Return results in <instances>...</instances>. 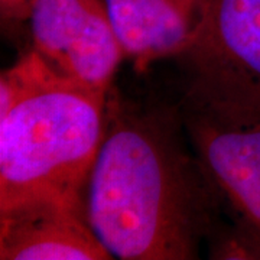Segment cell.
<instances>
[{"mask_svg":"<svg viewBox=\"0 0 260 260\" xmlns=\"http://www.w3.org/2000/svg\"><path fill=\"white\" fill-rule=\"evenodd\" d=\"M32 49L56 74L103 93L126 58L106 0H37L28 20Z\"/></svg>","mask_w":260,"mask_h":260,"instance_id":"obj_4","label":"cell"},{"mask_svg":"<svg viewBox=\"0 0 260 260\" xmlns=\"http://www.w3.org/2000/svg\"><path fill=\"white\" fill-rule=\"evenodd\" d=\"M107 97L56 74L0 119V210L37 198L83 204Z\"/></svg>","mask_w":260,"mask_h":260,"instance_id":"obj_2","label":"cell"},{"mask_svg":"<svg viewBox=\"0 0 260 260\" xmlns=\"http://www.w3.org/2000/svg\"><path fill=\"white\" fill-rule=\"evenodd\" d=\"M178 112L223 213L260 242V95L191 81Z\"/></svg>","mask_w":260,"mask_h":260,"instance_id":"obj_3","label":"cell"},{"mask_svg":"<svg viewBox=\"0 0 260 260\" xmlns=\"http://www.w3.org/2000/svg\"><path fill=\"white\" fill-rule=\"evenodd\" d=\"M126 58L138 71L194 44L208 0H106Z\"/></svg>","mask_w":260,"mask_h":260,"instance_id":"obj_7","label":"cell"},{"mask_svg":"<svg viewBox=\"0 0 260 260\" xmlns=\"http://www.w3.org/2000/svg\"><path fill=\"white\" fill-rule=\"evenodd\" d=\"M37 0H0L2 19L8 22H26Z\"/></svg>","mask_w":260,"mask_h":260,"instance_id":"obj_9","label":"cell"},{"mask_svg":"<svg viewBox=\"0 0 260 260\" xmlns=\"http://www.w3.org/2000/svg\"><path fill=\"white\" fill-rule=\"evenodd\" d=\"M177 109L109 91L106 129L83 191L85 220L112 257L197 259L221 205Z\"/></svg>","mask_w":260,"mask_h":260,"instance_id":"obj_1","label":"cell"},{"mask_svg":"<svg viewBox=\"0 0 260 260\" xmlns=\"http://www.w3.org/2000/svg\"><path fill=\"white\" fill-rule=\"evenodd\" d=\"M2 260H106L83 204L37 198L0 210Z\"/></svg>","mask_w":260,"mask_h":260,"instance_id":"obj_6","label":"cell"},{"mask_svg":"<svg viewBox=\"0 0 260 260\" xmlns=\"http://www.w3.org/2000/svg\"><path fill=\"white\" fill-rule=\"evenodd\" d=\"M181 58L194 83L260 95V0H208L200 32Z\"/></svg>","mask_w":260,"mask_h":260,"instance_id":"obj_5","label":"cell"},{"mask_svg":"<svg viewBox=\"0 0 260 260\" xmlns=\"http://www.w3.org/2000/svg\"><path fill=\"white\" fill-rule=\"evenodd\" d=\"M56 73L32 48L0 75V119L52 80Z\"/></svg>","mask_w":260,"mask_h":260,"instance_id":"obj_8","label":"cell"}]
</instances>
